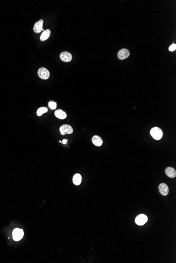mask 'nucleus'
Wrapping results in <instances>:
<instances>
[{
	"instance_id": "obj_9",
	"label": "nucleus",
	"mask_w": 176,
	"mask_h": 263,
	"mask_svg": "<svg viewBox=\"0 0 176 263\" xmlns=\"http://www.w3.org/2000/svg\"><path fill=\"white\" fill-rule=\"evenodd\" d=\"M43 20H40L35 24L33 27V31L35 33H39L42 31L43 29Z\"/></svg>"
},
{
	"instance_id": "obj_1",
	"label": "nucleus",
	"mask_w": 176,
	"mask_h": 263,
	"mask_svg": "<svg viewBox=\"0 0 176 263\" xmlns=\"http://www.w3.org/2000/svg\"><path fill=\"white\" fill-rule=\"evenodd\" d=\"M150 135H151L153 138L156 140H159L163 137V131L158 127H154L151 129Z\"/></svg>"
},
{
	"instance_id": "obj_5",
	"label": "nucleus",
	"mask_w": 176,
	"mask_h": 263,
	"mask_svg": "<svg viewBox=\"0 0 176 263\" xmlns=\"http://www.w3.org/2000/svg\"><path fill=\"white\" fill-rule=\"evenodd\" d=\"M148 220V217L145 214H140L137 217L135 222L138 225H143L146 223Z\"/></svg>"
},
{
	"instance_id": "obj_13",
	"label": "nucleus",
	"mask_w": 176,
	"mask_h": 263,
	"mask_svg": "<svg viewBox=\"0 0 176 263\" xmlns=\"http://www.w3.org/2000/svg\"><path fill=\"white\" fill-rule=\"evenodd\" d=\"M50 34H51V31L50 30L47 29V30L44 31L43 33H42L41 35L40 36V40L41 41H46L50 37Z\"/></svg>"
},
{
	"instance_id": "obj_16",
	"label": "nucleus",
	"mask_w": 176,
	"mask_h": 263,
	"mask_svg": "<svg viewBox=\"0 0 176 263\" xmlns=\"http://www.w3.org/2000/svg\"><path fill=\"white\" fill-rule=\"evenodd\" d=\"M49 107L52 110H54L57 108V103L53 101H50L49 102Z\"/></svg>"
},
{
	"instance_id": "obj_12",
	"label": "nucleus",
	"mask_w": 176,
	"mask_h": 263,
	"mask_svg": "<svg viewBox=\"0 0 176 263\" xmlns=\"http://www.w3.org/2000/svg\"><path fill=\"white\" fill-rule=\"evenodd\" d=\"M92 141L93 144L97 147H100L103 143V140L101 137L98 135H94L92 138Z\"/></svg>"
},
{
	"instance_id": "obj_11",
	"label": "nucleus",
	"mask_w": 176,
	"mask_h": 263,
	"mask_svg": "<svg viewBox=\"0 0 176 263\" xmlns=\"http://www.w3.org/2000/svg\"><path fill=\"white\" fill-rule=\"evenodd\" d=\"M54 115L56 117L60 119H64L67 118V115L66 112L61 109H58L55 111Z\"/></svg>"
},
{
	"instance_id": "obj_7",
	"label": "nucleus",
	"mask_w": 176,
	"mask_h": 263,
	"mask_svg": "<svg viewBox=\"0 0 176 263\" xmlns=\"http://www.w3.org/2000/svg\"><path fill=\"white\" fill-rule=\"evenodd\" d=\"M130 55V52L128 49L123 48L120 50L118 53V57L119 59L123 60L126 59Z\"/></svg>"
},
{
	"instance_id": "obj_14",
	"label": "nucleus",
	"mask_w": 176,
	"mask_h": 263,
	"mask_svg": "<svg viewBox=\"0 0 176 263\" xmlns=\"http://www.w3.org/2000/svg\"><path fill=\"white\" fill-rule=\"evenodd\" d=\"M82 181V177L80 174L76 173L74 175L73 177V182L76 185H79L81 184Z\"/></svg>"
},
{
	"instance_id": "obj_8",
	"label": "nucleus",
	"mask_w": 176,
	"mask_h": 263,
	"mask_svg": "<svg viewBox=\"0 0 176 263\" xmlns=\"http://www.w3.org/2000/svg\"><path fill=\"white\" fill-rule=\"evenodd\" d=\"M159 191L161 195L166 196L169 193V187L165 183H161L159 186Z\"/></svg>"
},
{
	"instance_id": "obj_10",
	"label": "nucleus",
	"mask_w": 176,
	"mask_h": 263,
	"mask_svg": "<svg viewBox=\"0 0 176 263\" xmlns=\"http://www.w3.org/2000/svg\"><path fill=\"white\" fill-rule=\"evenodd\" d=\"M165 173L168 177L170 178H174L176 177V171L175 169L172 167H168L165 170Z\"/></svg>"
},
{
	"instance_id": "obj_19",
	"label": "nucleus",
	"mask_w": 176,
	"mask_h": 263,
	"mask_svg": "<svg viewBox=\"0 0 176 263\" xmlns=\"http://www.w3.org/2000/svg\"><path fill=\"white\" fill-rule=\"evenodd\" d=\"M42 31H44V29H42Z\"/></svg>"
},
{
	"instance_id": "obj_2",
	"label": "nucleus",
	"mask_w": 176,
	"mask_h": 263,
	"mask_svg": "<svg viewBox=\"0 0 176 263\" xmlns=\"http://www.w3.org/2000/svg\"><path fill=\"white\" fill-rule=\"evenodd\" d=\"M37 74L38 76L41 79L46 80L48 79L50 77V72L48 70V69L44 68V67H41L40 69L38 70L37 72Z\"/></svg>"
},
{
	"instance_id": "obj_18",
	"label": "nucleus",
	"mask_w": 176,
	"mask_h": 263,
	"mask_svg": "<svg viewBox=\"0 0 176 263\" xmlns=\"http://www.w3.org/2000/svg\"><path fill=\"white\" fill-rule=\"evenodd\" d=\"M67 141H68V140L63 139V140L62 141V143H63V144H66V143H67Z\"/></svg>"
},
{
	"instance_id": "obj_3",
	"label": "nucleus",
	"mask_w": 176,
	"mask_h": 263,
	"mask_svg": "<svg viewBox=\"0 0 176 263\" xmlns=\"http://www.w3.org/2000/svg\"><path fill=\"white\" fill-rule=\"evenodd\" d=\"M60 132L62 135L71 134L73 133V128L70 125H63L60 127Z\"/></svg>"
},
{
	"instance_id": "obj_17",
	"label": "nucleus",
	"mask_w": 176,
	"mask_h": 263,
	"mask_svg": "<svg viewBox=\"0 0 176 263\" xmlns=\"http://www.w3.org/2000/svg\"><path fill=\"white\" fill-rule=\"evenodd\" d=\"M176 49V45L175 44H173L169 48V50L170 52H173Z\"/></svg>"
},
{
	"instance_id": "obj_15",
	"label": "nucleus",
	"mask_w": 176,
	"mask_h": 263,
	"mask_svg": "<svg viewBox=\"0 0 176 263\" xmlns=\"http://www.w3.org/2000/svg\"><path fill=\"white\" fill-rule=\"evenodd\" d=\"M48 112V108L46 107H41L37 110V115L38 116H41L43 114L46 113Z\"/></svg>"
},
{
	"instance_id": "obj_4",
	"label": "nucleus",
	"mask_w": 176,
	"mask_h": 263,
	"mask_svg": "<svg viewBox=\"0 0 176 263\" xmlns=\"http://www.w3.org/2000/svg\"><path fill=\"white\" fill-rule=\"evenodd\" d=\"M13 238L14 240L19 241L22 238L23 236V230L20 228H15L13 231Z\"/></svg>"
},
{
	"instance_id": "obj_6",
	"label": "nucleus",
	"mask_w": 176,
	"mask_h": 263,
	"mask_svg": "<svg viewBox=\"0 0 176 263\" xmlns=\"http://www.w3.org/2000/svg\"><path fill=\"white\" fill-rule=\"evenodd\" d=\"M60 59L64 62H69L72 59V56L71 53L68 52H63L60 54Z\"/></svg>"
}]
</instances>
